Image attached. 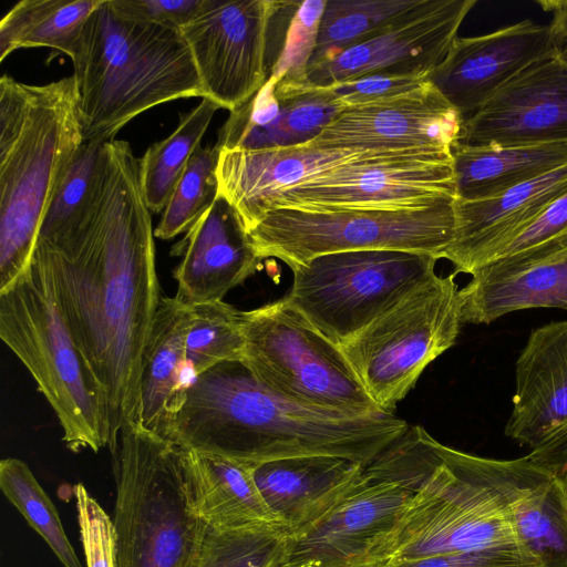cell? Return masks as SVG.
I'll use <instances>...</instances> for the list:
<instances>
[{
  "mask_svg": "<svg viewBox=\"0 0 567 567\" xmlns=\"http://www.w3.org/2000/svg\"><path fill=\"white\" fill-rule=\"evenodd\" d=\"M381 567H540L517 542L431 556L390 560Z\"/></svg>",
  "mask_w": 567,
  "mask_h": 567,
  "instance_id": "cell-40",
  "label": "cell"
},
{
  "mask_svg": "<svg viewBox=\"0 0 567 567\" xmlns=\"http://www.w3.org/2000/svg\"><path fill=\"white\" fill-rule=\"evenodd\" d=\"M566 190L567 164L492 198H455L454 237L443 259L453 264L454 274L472 275Z\"/></svg>",
  "mask_w": 567,
  "mask_h": 567,
  "instance_id": "cell-22",
  "label": "cell"
},
{
  "mask_svg": "<svg viewBox=\"0 0 567 567\" xmlns=\"http://www.w3.org/2000/svg\"><path fill=\"white\" fill-rule=\"evenodd\" d=\"M363 152L326 151L308 144L259 151L220 150L219 195L236 209L247 229L277 194Z\"/></svg>",
  "mask_w": 567,
  "mask_h": 567,
  "instance_id": "cell-24",
  "label": "cell"
},
{
  "mask_svg": "<svg viewBox=\"0 0 567 567\" xmlns=\"http://www.w3.org/2000/svg\"><path fill=\"white\" fill-rule=\"evenodd\" d=\"M555 49L558 54L567 62V37H555Z\"/></svg>",
  "mask_w": 567,
  "mask_h": 567,
  "instance_id": "cell-45",
  "label": "cell"
},
{
  "mask_svg": "<svg viewBox=\"0 0 567 567\" xmlns=\"http://www.w3.org/2000/svg\"><path fill=\"white\" fill-rule=\"evenodd\" d=\"M192 307L176 297H162L145 348L141 374L140 423L164 435L193 381L186 358Z\"/></svg>",
  "mask_w": 567,
  "mask_h": 567,
  "instance_id": "cell-25",
  "label": "cell"
},
{
  "mask_svg": "<svg viewBox=\"0 0 567 567\" xmlns=\"http://www.w3.org/2000/svg\"><path fill=\"white\" fill-rule=\"evenodd\" d=\"M327 0L300 1L291 18L281 54L270 78L280 81L307 80V68L316 48Z\"/></svg>",
  "mask_w": 567,
  "mask_h": 567,
  "instance_id": "cell-38",
  "label": "cell"
},
{
  "mask_svg": "<svg viewBox=\"0 0 567 567\" xmlns=\"http://www.w3.org/2000/svg\"><path fill=\"white\" fill-rule=\"evenodd\" d=\"M105 146V176L93 219L60 248L38 241L72 336L104 392L113 455L122 426L140 422L143 357L162 297L140 158L125 141Z\"/></svg>",
  "mask_w": 567,
  "mask_h": 567,
  "instance_id": "cell-1",
  "label": "cell"
},
{
  "mask_svg": "<svg viewBox=\"0 0 567 567\" xmlns=\"http://www.w3.org/2000/svg\"><path fill=\"white\" fill-rule=\"evenodd\" d=\"M505 435L546 471L567 477V319L533 330L515 363Z\"/></svg>",
  "mask_w": 567,
  "mask_h": 567,
  "instance_id": "cell-15",
  "label": "cell"
},
{
  "mask_svg": "<svg viewBox=\"0 0 567 567\" xmlns=\"http://www.w3.org/2000/svg\"><path fill=\"white\" fill-rule=\"evenodd\" d=\"M456 274L434 275L340 347L372 401L394 414L424 369L460 334Z\"/></svg>",
  "mask_w": 567,
  "mask_h": 567,
  "instance_id": "cell-12",
  "label": "cell"
},
{
  "mask_svg": "<svg viewBox=\"0 0 567 567\" xmlns=\"http://www.w3.org/2000/svg\"><path fill=\"white\" fill-rule=\"evenodd\" d=\"M513 528L540 567H567V477L550 474L519 499Z\"/></svg>",
  "mask_w": 567,
  "mask_h": 567,
  "instance_id": "cell-30",
  "label": "cell"
},
{
  "mask_svg": "<svg viewBox=\"0 0 567 567\" xmlns=\"http://www.w3.org/2000/svg\"><path fill=\"white\" fill-rule=\"evenodd\" d=\"M565 237H567V190L555 198L528 227L502 248L491 261Z\"/></svg>",
  "mask_w": 567,
  "mask_h": 567,
  "instance_id": "cell-43",
  "label": "cell"
},
{
  "mask_svg": "<svg viewBox=\"0 0 567 567\" xmlns=\"http://www.w3.org/2000/svg\"><path fill=\"white\" fill-rule=\"evenodd\" d=\"M112 458L115 567H197L207 524L196 507L192 452L127 422Z\"/></svg>",
  "mask_w": 567,
  "mask_h": 567,
  "instance_id": "cell-6",
  "label": "cell"
},
{
  "mask_svg": "<svg viewBox=\"0 0 567 567\" xmlns=\"http://www.w3.org/2000/svg\"><path fill=\"white\" fill-rule=\"evenodd\" d=\"M275 0H206L182 29L203 99L229 112L258 92L276 64L271 20Z\"/></svg>",
  "mask_w": 567,
  "mask_h": 567,
  "instance_id": "cell-14",
  "label": "cell"
},
{
  "mask_svg": "<svg viewBox=\"0 0 567 567\" xmlns=\"http://www.w3.org/2000/svg\"><path fill=\"white\" fill-rule=\"evenodd\" d=\"M555 30L529 19L494 32L457 37L431 71L432 85L466 117L503 85L555 49Z\"/></svg>",
  "mask_w": 567,
  "mask_h": 567,
  "instance_id": "cell-19",
  "label": "cell"
},
{
  "mask_svg": "<svg viewBox=\"0 0 567 567\" xmlns=\"http://www.w3.org/2000/svg\"><path fill=\"white\" fill-rule=\"evenodd\" d=\"M73 494L86 567H115L117 536L114 522L83 484H75Z\"/></svg>",
  "mask_w": 567,
  "mask_h": 567,
  "instance_id": "cell-39",
  "label": "cell"
},
{
  "mask_svg": "<svg viewBox=\"0 0 567 567\" xmlns=\"http://www.w3.org/2000/svg\"><path fill=\"white\" fill-rule=\"evenodd\" d=\"M190 452L196 507L207 525L221 529H284L261 497L250 463Z\"/></svg>",
  "mask_w": 567,
  "mask_h": 567,
  "instance_id": "cell-27",
  "label": "cell"
},
{
  "mask_svg": "<svg viewBox=\"0 0 567 567\" xmlns=\"http://www.w3.org/2000/svg\"><path fill=\"white\" fill-rule=\"evenodd\" d=\"M455 198L480 200L498 196L567 164V142L525 146L452 148Z\"/></svg>",
  "mask_w": 567,
  "mask_h": 567,
  "instance_id": "cell-26",
  "label": "cell"
},
{
  "mask_svg": "<svg viewBox=\"0 0 567 567\" xmlns=\"http://www.w3.org/2000/svg\"><path fill=\"white\" fill-rule=\"evenodd\" d=\"M408 426L392 413L350 415L292 402L238 360L190 382L163 436L193 452L250 464L332 455L367 465Z\"/></svg>",
  "mask_w": 567,
  "mask_h": 567,
  "instance_id": "cell-2",
  "label": "cell"
},
{
  "mask_svg": "<svg viewBox=\"0 0 567 567\" xmlns=\"http://www.w3.org/2000/svg\"><path fill=\"white\" fill-rule=\"evenodd\" d=\"M275 81L282 105V147L312 142L346 109L329 87L308 80Z\"/></svg>",
  "mask_w": 567,
  "mask_h": 567,
  "instance_id": "cell-36",
  "label": "cell"
},
{
  "mask_svg": "<svg viewBox=\"0 0 567 567\" xmlns=\"http://www.w3.org/2000/svg\"><path fill=\"white\" fill-rule=\"evenodd\" d=\"M454 199L408 209H267L246 229L259 258H277L291 270L309 260L354 250H403L439 259L452 243Z\"/></svg>",
  "mask_w": 567,
  "mask_h": 567,
  "instance_id": "cell-9",
  "label": "cell"
},
{
  "mask_svg": "<svg viewBox=\"0 0 567 567\" xmlns=\"http://www.w3.org/2000/svg\"><path fill=\"white\" fill-rule=\"evenodd\" d=\"M84 143L74 76L0 79V292L31 264L43 216Z\"/></svg>",
  "mask_w": 567,
  "mask_h": 567,
  "instance_id": "cell-3",
  "label": "cell"
},
{
  "mask_svg": "<svg viewBox=\"0 0 567 567\" xmlns=\"http://www.w3.org/2000/svg\"><path fill=\"white\" fill-rule=\"evenodd\" d=\"M439 260L386 249L327 254L292 270L285 297L340 348L434 276Z\"/></svg>",
  "mask_w": 567,
  "mask_h": 567,
  "instance_id": "cell-11",
  "label": "cell"
},
{
  "mask_svg": "<svg viewBox=\"0 0 567 567\" xmlns=\"http://www.w3.org/2000/svg\"><path fill=\"white\" fill-rule=\"evenodd\" d=\"M364 466L341 456L303 455L251 464V473L266 505L291 535L337 504Z\"/></svg>",
  "mask_w": 567,
  "mask_h": 567,
  "instance_id": "cell-23",
  "label": "cell"
},
{
  "mask_svg": "<svg viewBox=\"0 0 567 567\" xmlns=\"http://www.w3.org/2000/svg\"><path fill=\"white\" fill-rule=\"evenodd\" d=\"M0 337L53 409L66 446H107L105 395L72 336L40 241L28 269L0 292Z\"/></svg>",
  "mask_w": 567,
  "mask_h": 567,
  "instance_id": "cell-7",
  "label": "cell"
},
{
  "mask_svg": "<svg viewBox=\"0 0 567 567\" xmlns=\"http://www.w3.org/2000/svg\"><path fill=\"white\" fill-rule=\"evenodd\" d=\"M455 197L452 152L364 151L280 192L260 216L274 207L408 209Z\"/></svg>",
  "mask_w": 567,
  "mask_h": 567,
  "instance_id": "cell-13",
  "label": "cell"
},
{
  "mask_svg": "<svg viewBox=\"0 0 567 567\" xmlns=\"http://www.w3.org/2000/svg\"><path fill=\"white\" fill-rule=\"evenodd\" d=\"M460 289L463 323L533 308L567 310V237L493 260Z\"/></svg>",
  "mask_w": 567,
  "mask_h": 567,
  "instance_id": "cell-20",
  "label": "cell"
},
{
  "mask_svg": "<svg viewBox=\"0 0 567 567\" xmlns=\"http://www.w3.org/2000/svg\"><path fill=\"white\" fill-rule=\"evenodd\" d=\"M106 168L105 143L84 142L45 210L38 240L60 248L96 214Z\"/></svg>",
  "mask_w": 567,
  "mask_h": 567,
  "instance_id": "cell-29",
  "label": "cell"
},
{
  "mask_svg": "<svg viewBox=\"0 0 567 567\" xmlns=\"http://www.w3.org/2000/svg\"><path fill=\"white\" fill-rule=\"evenodd\" d=\"M206 0H110L113 9L131 19L181 30L204 7Z\"/></svg>",
  "mask_w": 567,
  "mask_h": 567,
  "instance_id": "cell-42",
  "label": "cell"
},
{
  "mask_svg": "<svg viewBox=\"0 0 567 567\" xmlns=\"http://www.w3.org/2000/svg\"><path fill=\"white\" fill-rule=\"evenodd\" d=\"M217 144L196 148L162 212L154 236L164 240L188 233L219 196Z\"/></svg>",
  "mask_w": 567,
  "mask_h": 567,
  "instance_id": "cell-33",
  "label": "cell"
},
{
  "mask_svg": "<svg viewBox=\"0 0 567 567\" xmlns=\"http://www.w3.org/2000/svg\"><path fill=\"white\" fill-rule=\"evenodd\" d=\"M287 535L274 527L221 529L207 525L197 567H271Z\"/></svg>",
  "mask_w": 567,
  "mask_h": 567,
  "instance_id": "cell-37",
  "label": "cell"
},
{
  "mask_svg": "<svg viewBox=\"0 0 567 567\" xmlns=\"http://www.w3.org/2000/svg\"><path fill=\"white\" fill-rule=\"evenodd\" d=\"M419 2L420 0H327L308 66L330 60L371 39Z\"/></svg>",
  "mask_w": 567,
  "mask_h": 567,
  "instance_id": "cell-32",
  "label": "cell"
},
{
  "mask_svg": "<svg viewBox=\"0 0 567 567\" xmlns=\"http://www.w3.org/2000/svg\"><path fill=\"white\" fill-rule=\"evenodd\" d=\"M425 434L423 426L409 425L337 504L287 535L271 567H381L417 491Z\"/></svg>",
  "mask_w": 567,
  "mask_h": 567,
  "instance_id": "cell-8",
  "label": "cell"
},
{
  "mask_svg": "<svg viewBox=\"0 0 567 567\" xmlns=\"http://www.w3.org/2000/svg\"><path fill=\"white\" fill-rule=\"evenodd\" d=\"M73 63L84 142L106 143L141 113L203 91L181 30L116 12L90 16Z\"/></svg>",
  "mask_w": 567,
  "mask_h": 567,
  "instance_id": "cell-4",
  "label": "cell"
},
{
  "mask_svg": "<svg viewBox=\"0 0 567 567\" xmlns=\"http://www.w3.org/2000/svg\"><path fill=\"white\" fill-rule=\"evenodd\" d=\"M0 487L63 567H82L54 504L23 461L14 457L1 460Z\"/></svg>",
  "mask_w": 567,
  "mask_h": 567,
  "instance_id": "cell-34",
  "label": "cell"
},
{
  "mask_svg": "<svg viewBox=\"0 0 567 567\" xmlns=\"http://www.w3.org/2000/svg\"><path fill=\"white\" fill-rule=\"evenodd\" d=\"M241 311L223 301L192 307L186 358L194 379L227 361L244 359Z\"/></svg>",
  "mask_w": 567,
  "mask_h": 567,
  "instance_id": "cell-35",
  "label": "cell"
},
{
  "mask_svg": "<svg viewBox=\"0 0 567 567\" xmlns=\"http://www.w3.org/2000/svg\"><path fill=\"white\" fill-rule=\"evenodd\" d=\"M172 255L183 257L174 271L175 297L189 307L223 301L258 270L261 261L238 213L221 195Z\"/></svg>",
  "mask_w": 567,
  "mask_h": 567,
  "instance_id": "cell-21",
  "label": "cell"
},
{
  "mask_svg": "<svg viewBox=\"0 0 567 567\" xmlns=\"http://www.w3.org/2000/svg\"><path fill=\"white\" fill-rule=\"evenodd\" d=\"M560 142H567V62L554 49L467 116L457 143L506 147Z\"/></svg>",
  "mask_w": 567,
  "mask_h": 567,
  "instance_id": "cell-18",
  "label": "cell"
},
{
  "mask_svg": "<svg viewBox=\"0 0 567 567\" xmlns=\"http://www.w3.org/2000/svg\"><path fill=\"white\" fill-rule=\"evenodd\" d=\"M476 0H420L371 39L308 66L320 87L371 73L430 74L445 58Z\"/></svg>",
  "mask_w": 567,
  "mask_h": 567,
  "instance_id": "cell-16",
  "label": "cell"
},
{
  "mask_svg": "<svg viewBox=\"0 0 567 567\" xmlns=\"http://www.w3.org/2000/svg\"><path fill=\"white\" fill-rule=\"evenodd\" d=\"M220 107L209 99L181 115L177 127L164 140L152 144L140 158V182L152 214L162 213L185 171L214 114Z\"/></svg>",
  "mask_w": 567,
  "mask_h": 567,
  "instance_id": "cell-31",
  "label": "cell"
},
{
  "mask_svg": "<svg viewBox=\"0 0 567 567\" xmlns=\"http://www.w3.org/2000/svg\"><path fill=\"white\" fill-rule=\"evenodd\" d=\"M545 11L553 13L551 25L557 35L567 37V0L536 1Z\"/></svg>",
  "mask_w": 567,
  "mask_h": 567,
  "instance_id": "cell-44",
  "label": "cell"
},
{
  "mask_svg": "<svg viewBox=\"0 0 567 567\" xmlns=\"http://www.w3.org/2000/svg\"><path fill=\"white\" fill-rule=\"evenodd\" d=\"M251 373L275 393L301 405L363 415L382 411L341 349L287 299L241 311Z\"/></svg>",
  "mask_w": 567,
  "mask_h": 567,
  "instance_id": "cell-10",
  "label": "cell"
},
{
  "mask_svg": "<svg viewBox=\"0 0 567 567\" xmlns=\"http://www.w3.org/2000/svg\"><path fill=\"white\" fill-rule=\"evenodd\" d=\"M427 73H371L330 86L344 107L361 106L398 97L430 83Z\"/></svg>",
  "mask_w": 567,
  "mask_h": 567,
  "instance_id": "cell-41",
  "label": "cell"
},
{
  "mask_svg": "<svg viewBox=\"0 0 567 567\" xmlns=\"http://www.w3.org/2000/svg\"><path fill=\"white\" fill-rule=\"evenodd\" d=\"M550 474L527 455L476 456L426 433L422 477L385 563L516 542L517 502Z\"/></svg>",
  "mask_w": 567,
  "mask_h": 567,
  "instance_id": "cell-5",
  "label": "cell"
},
{
  "mask_svg": "<svg viewBox=\"0 0 567 567\" xmlns=\"http://www.w3.org/2000/svg\"><path fill=\"white\" fill-rule=\"evenodd\" d=\"M464 120L430 82L398 97L346 107L308 145L326 151L452 152Z\"/></svg>",
  "mask_w": 567,
  "mask_h": 567,
  "instance_id": "cell-17",
  "label": "cell"
},
{
  "mask_svg": "<svg viewBox=\"0 0 567 567\" xmlns=\"http://www.w3.org/2000/svg\"><path fill=\"white\" fill-rule=\"evenodd\" d=\"M102 0H22L0 22V61L18 49L49 48L72 59Z\"/></svg>",
  "mask_w": 567,
  "mask_h": 567,
  "instance_id": "cell-28",
  "label": "cell"
}]
</instances>
